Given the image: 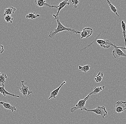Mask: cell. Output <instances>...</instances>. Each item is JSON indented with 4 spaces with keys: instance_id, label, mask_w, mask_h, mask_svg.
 Masks as SVG:
<instances>
[{
    "instance_id": "obj_6",
    "label": "cell",
    "mask_w": 126,
    "mask_h": 124,
    "mask_svg": "<svg viewBox=\"0 0 126 124\" xmlns=\"http://www.w3.org/2000/svg\"><path fill=\"white\" fill-rule=\"evenodd\" d=\"M120 49H123L126 50V47L124 48L120 47L118 48H114V49L112 51V55L115 58H120L122 56L126 57V54Z\"/></svg>"
},
{
    "instance_id": "obj_2",
    "label": "cell",
    "mask_w": 126,
    "mask_h": 124,
    "mask_svg": "<svg viewBox=\"0 0 126 124\" xmlns=\"http://www.w3.org/2000/svg\"><path fill=\"white\" fill-rule=\"evenodd\" d=\"M84 110L86 111L87 113L88 112H94L96 114L101 115L102 118H104L105 116H107L108 114V112L106 110V108L104 106L101 107L98 106L95 109L88 110L85 108Z\"/></svg>"
},
{
    "instance_id": "obj_12",
    "label": "cell",
    "mask_w": 126,
    "mask_h": 124,
    "mask_svg": "<svg viewBox=\"0 0 126 124\" xmlns=\"http://www.w3.org/2000/svg\"><path fill=\"white\" fill-rule=\"evenodd\" d=\"M2 87H0V93L3 95L4 96H6L7 95L10 96L12 97H17L19 98V96H16L15 94H12L10 93L7 91L4 88L5 85L4 84L2 85Z\"/></svg>"
},
{
    "instance_id": "obj_17",
    "label": "cell",
    "mask_w": 126,
    "mask_h": 124,
    "mask_svg": "<svg viewBox=\"0 0 126 124\" xmlns=\"http://www.w3.org/2000/svg\"><path fill=\"white\" fill-rule=\"evenodd\" d=\"M90 65H89V64H87V65L83 67L79 66V71L84 72V73H86L87 72H88L90 70Z\"/></svg>"
},
{
    "instance_id": "obj_11",
    "label": "cell",
    "mask_w": 126,
    "mask_h": 124,
    "mask_svg": "<svg viewBox=\"0 0 126 124\" xmlns=\"http://www.w3.org/2000/svg\"><path fill=\"white\" fill-rule=\"evenodd\" d=\"M70 4V2L68 1V0H64L62 2H61L59 5H58L57 7H58V12H57V13H56V15H55L56 16H59V13L60 11L64 7H65L66 5H69Z\"/></svg>"
},
{
    "instance_id": "obj_13",
    "label": "cell",
    "mask_w": 126,
    "mask_h": 124,
    "mask_svg": "<svg viewBox=\"0 0 126 124\" xmlns=\"http://www.w3.org/2000/svg\"><path fill=\"white\" fill-rule=\"evenodd\" d=\"M0 104L2 105L4 108H5V109L11 110L12 112H13V111L16 110V109L15 107L12 106L11 104L8 103H5L3 101H1L0 102Z\"/></svg>"
},
{
    "instance_id": "obj_5",
    "label": "cell",
    "mask_w": 126,
    "mask_h": 124,
    "mask_svg": "<svg viewBox=\"0 0 126 124\" xmlns=\"http://www.w3.org/2000/svg\"><path fill=\"white\" fill-rule=\"evenodd\" d=\"M97 42L100 47L103 48H108L110 47V46H112L114 48H118L116 45H114L110 41L107 40H96Z\"/></svg>"
},
{
    "instance_id": "obj_18",
    "label": "cell",
    "mask_w": 126,
    "mask_h": 124,
    "mask_svg": "<svg viewBox=\"0 0 126 124\" xmlns=\"http://www.w3.org/2000/svg\"><path fill=\"white\" fill-rule=\"evenodd\" d=\"M104 76V73L102 72H98L96 77L94 78V80L96 83H100L102 81V78Z\"/></svg>"
},
{
    "instance_id": "obj_1",
    "label": "cell",
    "mask_w": 126,
    "mask_h": 124,
    "mask_svg": "<svg viewBox=\"0 0 126 124\" xmlns=\"http://www.w3.org/2000/svg\"><path fill=\"white\" fill-rule=\"evenodd\" d=\"M53 16L55 17L54 19L56 21L57 23V28L54 29V32L51 31L49 33V35L48 36V37L49 38H53L55 37V36L59 32H63V31L67 30L73 33H75L76 34H80L81 32L79 31H76L74 29H71V28H66L64 26H63V24H61L60 21V17L59 16H57L54 14H53Z\"/></svg>"
},
{
    "instance_id": "obj_24",
    "label": "cell",
    "mask_w": 126,
    "mask_h": 124,
    "mask_svg": "<svg viewBox=\"0 0 126 124\" xmlns=\"http://www.w3.org/2000/svg\"><path fill=\"white\" fill-rule=\"evenodd\" d=\"M4 51V47L3 45L0 44V53H2Z\"/></svg>"
},
{
    "instance_id": "obj_19",
    "label": "cell",
    "mask_w": 126,
    "mask_h": 124,
    "mask_svg": "<svg viewBox=\"0 0 126 124\" xmlns=\"http://www.w3.org/2000/svg\"><path fill=\"white\" fill-rule=\"evenodd\" d=\"M35 12L31 13H29V14H28L26 16V18L27 19H30L32 20H33V19H35L36 18H37V17H39V16H42V15H39L38 14L35 15Z\"/></svg>"
},
{
    "instance_id": "obj_7",
    "label": "cell",
    "mask_w": 126,
    "mask_h": 124,
    "mask_svg": "<svg viewBox=\"0 0 126 124\" xmlns=\"http://www.w3.org/2000/svg\"><path fill=\"white\" fill-rule=\"evenodd\" d=\"M24 81H21V83H22V87H17V88L19 89L20 91L21 94L24 97H26L27 95H30V94L33 93V91H30L28 89V87L26 86L24 84Z\"/></svg>"
},
{
    "instance_id": "obj_9",
    "label": "cell",
    "mask_w": 126,
    "mask_h": 124,
    "mask_svg": "<svg viewBox=\"0 0 126 124\" xmlns=\"http://www.w3.org/2000/svg\"><path fill=\"white\" fill-rule=\"evenodd\" d=\"M35 4L39 7H48L49 8H55L58 9V7L56 5H52L47 4L44 0H36L35 1Z\"/></svg>"
},
{
    "instance_id": "obj_21",
    "label": "cell",
    "mask_w": 126,
    "mask_h": 124,
    "mask_svg": "<svg viewBox=\"0 0 126 124\" xmlns=\"http://www.w3.org/2000/svg\"><path fill=\"white\" fill-rule=\"evenodd\" d=\"M6 74L4 73L0 74V83L2 85L4 84V83L5 82V80L7 78Z\"/></svg>"
},
{
    "instance_id": "obj_8",
    "label": "cell",
    "mask_w": 126,
    "mask_h": 124,
    "mask_svg": "<svg viewBox=\"0 0 126 124\" xmlns=\"http://www.w3.org/2000/svg\"><path fill=\"white\" fill-rule=\"evenodd\" d=\"M93 33V29L90 28H84L82 31L80 33L81 39L87 38L92 35Z\"/></svg>"
},
{
    "instance_id": "obj_10",
    "label": "cell",
    "mask_w": 126,
    "mask_h": 124,
    "mask_svg": "<svg viewBox=\"0 0 126 124\" xmlns=\"http://www.w3.org/2000/svg\"><path fill=\"white\" fill-rule=\"evenodd\" d=\"M66 83V82L65 81L63 82V83L59 86V87L55 89L54 91L51 92V93H50V96H49V97L48 98L49 100V99H51V98H56V96L58 95L59 91H60L61 87H62L64 84H65Z\"/></svg>"
},
{
    "instance_id": "obj_23",
    "label": "cell",
    "mask_w": 126,
    "mask_h": 124,
    "mask_svg": "<svg viewBox=\"0 0 126 124\" xmlns=\"http://www.w3.org/2000/svg\"><path fill=\"white\" fill-rule=\"evenodd\" d=\"M71 3L72 4L74 5L75 8H76L78 7V5L79 3V1L77 0H72Z\"/></svg>"
},
{
    "instance_id": "obj_3",
    "label": "cell",
    "mask_w": 126,
    "mask_h": 124,
    "mask_svg": "<svg viewBox=\"0 0 126 124\" xmlns=\"http://www.w3.org/2000/svg\"><path fill=\"white\" fill-rule=\"evenodd\" d=\"M91 96L88 95L86 97L83 99H81L79 100L78 103L76 104L74 107L71 108L70 109V112L72 113H74L76 110H84V109L86 108L85 105L86 103L87 100L90 99Z\"/></svg>"
},
{
    "instance_id": "obj_22",
    "label": "cell",
    "mask_w": 126,
    "mask_h": 124,
    "mask_svg": "<svg viewBox=\"0 0 126 124\" xmlns=\"http://www.w3.org/2000/svg\"><path fill=\"white\" fill-rule=\"evenodd\" d=\"M4 19L7 23H13V18L11 15H6L4 16Z\"/></svg>"
},
{
    "instance_id": "obj_25",
    "label": "cell",
    "mask_w": 126,
    "mask_h": 124,
    "mask_svg": "<svg viewBox=\"0 0 126 124\" xmlns=\"http://www.w3.org/2000/svg\"><path fill=\"white\" fill-rule=\"evenodd\" d=\"M1 74V73L0 72V74Z\"/></svg>"
},
{
    "instance_id": "obj_15",
    "label": "cell",
    "mask_w": 126,
    "mask_h": 124,
    "mask_svg": "<svg viewBox=\"0 0 126 124\" xmlns=\"http://www.w3.org/2000/svg\"><path fill=\"white\" fill-rule=\"evenodd\" d=\"M105 88L104 86H101L99 87H95L94 88L93 91L89 94V95L91 96L92 95H97L98 93L100 92L101 91L104 90Z\"/></svg>"
},
{
    "instance_id": "obj_16",
    "label": "cell",
    "mask_w": 126,
    "mask_h": 124,
    "mask_svg": "<svg viewBox=\"0 0 126 124\" xmlns=\"http://www.w3.org/2000/svg\"><path fill=\"white\" fill-rule=\"evenodd\" d=\"M107 3L109 5L111 10L115 14H116V15L118 16V18L120 20V18H119V15H118V13H117V9L116 8L114 5L112 4L111 3V1H110L107 0Z\"/></svg>"
},
{
    "instance_id": "obj_14",
    "label": "cell",
    "mask_w": 126,
    "mask_h": 124,
    "mask_svg": "<svg viewBox=\"0 0 126 124\" xmlns=\"http://www.w3.org/2000/svg\"><path fill=\"white\" fill-rule=\"evenodd\" d=\"M16 11V9L12 7H10L6 8L3 14L4 16L6 15H11L15 13V12Z\"/></svg>"
},
{
    "instance_id": "obj_4",
    "label": "cell",
    "mask_w": 126,
    "mask_h": 124,
    "mask_svg": "<svg viewBox=\"0 0 126 124\" xmlns=\"http://www.w3.org/2000/svg\"><path fill=\"white\" fill-rule=\"evenodd\" d=\"M126 101H119L116 103L115 111L117 113L120 114L126 110Z\"/></svg>"
},
{
    "instance_id": "obj_20",
    "label": "cell",
    "mask_w": 126,
    "mask_h": 124,
    "mask_svg": "<svg viewBox=\"0 0 126 124\" xmlns=\"http://www.w3.org/2000/svg\"><path fill=\"white\" fill-rule=\"evenodd\" d=\"M122 23V27L123 29V36L124 38V41H125V45L126 43V24L123 20L121 21Z\"/></svg>"
}]
</instances>
